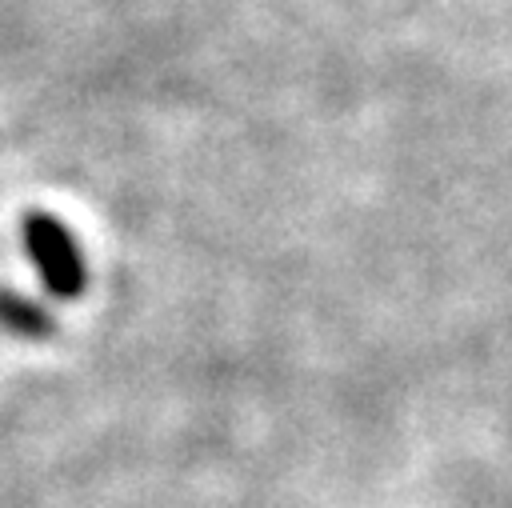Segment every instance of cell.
I'll return each mask as SVG.
<instances>
[{"instance_id": "obj_1", "label": "cell", "mask_w": 512, "mask_h": 508, "mask_svg": "<svg viewBox=\"0 0 512 508\" xmlns=\"http://www.w3.org/2000/svg\"><path fill=\"white\" fill-rule=\"evenodd\" d=\"M20 232H24V252L36 264L44 288L52 296H60V300L80 296L84 292V280H88V268H84V256H80L76 236L52 212H28Z\"/></svg>"}, {"instance_id": "obj_2", "label": "cell", "mask_w": 512, "mask_h": 508, "mask_svg": "<svg viewBox=\"0 0 512 508\" xmlns=\"http://www.w3.org/2000/svg\"><path fill=\"white\" fill-rule=\"evenodd\" d=\"M0 328L12 336H24V340H40L52 332V316L36 300H28L12 288H0Z\"/></svg>"}]
</instances>
